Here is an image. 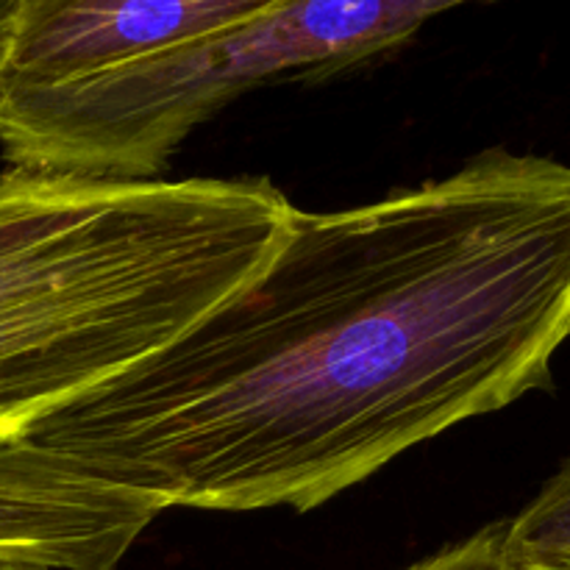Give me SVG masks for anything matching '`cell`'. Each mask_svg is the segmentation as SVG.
<instances>
[{"instance_id": "cell-8", "label": "cell", "mask_w": 570, "mask_h": 570, "mask_svg": "<svg viewBox=\"0 0 570 570\" xmlns=\"http://www.w3.org/2000/svg\"><path fill=\"white\" fill-rule=\"evenodd\" d=\"M515 570H570V557L562 560H540V562H527V566H512Z\"/></svg>"}, {"instance_id": "cell-5", "label": "cell", "mask_w": 570, "mask_h": 570, "mask_svg": "<svg viewBox=\"0 0 570 570\" xmlns=\"http://www.w3.org/2000/svg\"><path fill=\"white\" fill-rule=\"evenodd\" d=\"M159 512L28 438L0 443V562L115 570Z\"/></svg>"}, {"instance_id": "cell-4", "label": "cell", "mask_w": 570, "mask_h": 570, "mask_svg": "<svg viewBox=\"0 0 570 570\" xmlns=\"http://www.w3.org/2000/svg\"><path fill=\"white\" fill-rule=\"evenodd\" d=\"M271 0H3L0 95L70 87L134 59L212 37Z\"/></svg>"}, {"instance_id": "cell-9", "label": "cell", "mask_w": 570, "mask_h": 570, "mask_svg": "<svg viewBox=\"0 0 570 570\" xmlns=\"http://www.w3.org/2000/svg\"><path fill=\"white\" fill-rule=\"evenodd\" d=\"M0 570H31V568H20V566H9V562H0Z\"/></svg>"}, {"instance_id": "cell-10", "label": "cell", "mask_w": 570, "mask_h": 570, "mask_svg": "<svg viewBox=\"0 0 570 570\" xmlns=\"http://www.w3.org/2000/svg\"><path fill=\"white\" fill-rule=\"evenodd\" d=\"M0 3H3V0H0Z\"/></svg>"}, {"instance_id": "cell-2", "label": "cell", "mask_w": 570, "mask_h": 570, "mask_svg": "<svg viewBox=\"0 0 570 570\" xmlns=\"http://www.w3.org/2000/svg\"><path fill=\"white\" fill-rule=\"evenodd\" d=\"M267 178L0 176V443L170 345L265 267Z\"/></svg>"}, {"instance_id": "cell-7", "label": "cell", "mask_w": 570, "mask_h": 570, "mask_svg": "<svg viewBox=\"0 0 570 570\" xmlns=\"http://www.w3.org/2000/svg\"><path fill=\"white\" fill-rule=\"evenodd\" d=\"M406 570H515L504 549V523L482 529L473 538L417 562Z\"/></svg>"}, {"instance_id": "cell-3", "label": "cell", "mask_w": 570, "mask_h": 570, "mask_svg": "<svg viewBox=\"0 0 570 570\" xmlns=\"http://www.w3.org/2000/svg\"><path fill=\"white\" fill-rule=\"evenodd\" d=\"M449 9L438 0H271L226 31L89 81L0 95V150L14 170L154 181L187 134L239 95L351 70Z\"/></svg>"}, {"instance_id": "cell-6", "label": "cell", "mask_w": 570, "mask_h": 570, "mask_svg": "<svg viewBox=\"0 0 570 570\" xmlns=\"http://www.w3.org/2000/svg\"><path fill=\"white\" fill-rule=\"evenodd\" d=\"M504 549L512 566L570 557V460L515 521L504 523Z\"/></svg>"}, {"instance_id": "cell-1", "label": "cell", "mask_w": 570, "mask_h": 570, "mask_svg": "<svg viewBox=\"0 0 570 570\" xmlns=\"http://www.w3.org/2000/svg\"><path fill=\"white\" fill-rule=\"evenodd\" d=\"M568 340L570 165L493 148L373 204L295 209L232 298L26 438L161 512H309L551 387Z\"/></svg>"}]
</instances>
